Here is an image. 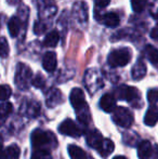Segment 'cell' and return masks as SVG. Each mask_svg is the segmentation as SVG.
Masks as SVG:
<instances>
[{
  "instance_id": "6da1fadb",
  "label": "cell",
  "mask_w": 158,
  "mask_h": 159,
  "mask_svg": "<svg viewBox=\"0 0 158 159\" xmlns=\"http://www.w3.org/2000/svg\"><path fill=\"white\" fill-rule=\"evenodd\" d=\"M32 145L34 149L50 151L57 146V140L55 135L50 131H42L40 129L35 130L32 133Z\"/></svg>"
},
{
  "instance_id": "7a4b0ae2",
  "label": "cell",
  "mask_w": 158,
  "mask_h": 159,
  "mask_svg": "<svg viewBox=\"0 0 158 159\" xmlns=\"http://www.w3.org/2000/svg\"><path fill=\"white\" fill-rule=\"evenodd\" d=\"M131 60V51L126 48L113 50L108 55V64L112 67L126 66Z\"/></svg>"
},
{
  "instance_id": "3957f363",
  "label": "cell",
  "mask_w": 158,
  "mask_h": 159,
  "mask_svg": "<svg viewBox=\"0 0 158 159\" xmlns=\"http://www.w3.org/2000/svg\"><path fill=\"white\" fill-rule=\"evenodd\" d=\"M32 80V70L28 66L20 63L16 67L15 73V84L22 90H25L29 87Z\"/></svg>"
},
{
  "instance_id": "277c9868",
  "label": "cell",
  "mask_w": 158,
  "mask_h": 159,
  "mask_svg": "<svg viewBox=\"0 0 158 159\" xmlns=\"http://www.w3.org/2000/svg\"><path fill=\"white\" fill-rule=\"evenodd\" d=\"M113 115L115 124L122 128H130L133 124V114L126 107H116Z\"/></svg>"
},
{
  "instance_id": "5b68a950",
  "label": "cell",
  "mask_w": 158,
  "mask_h": 159,
  "mask_svg": "<svg viewBox=\"0 0 158 159\" xmlns=\"http://www.w3.org/2000/svg\"><path fill=\"white\" fill-rule=\"evenodd\" d=\"M115 94L118 98L124 100L129 103H133L135 101L140 100V92L134 87H128V86H120L116 90Z\"/></svg>"
},
{
  "instance_id": "8992f818",
  "label": "cell",
  "mask_w": 158,
  "mask_h": 159,
  "mask_svg": "<svg viewBox=\"0 0 158 159\" xmlns=\"http://www.w3.org/2000/svg\"><path fill=\"white\" fill-rule=\"evenodd\" d=\"M60 133L64 135L72 136V138H79L82 134V130L77 126V124L72 119H65L59 126Z\"/></svg>"
},
{
  "instance_id": "52a82bcc",
  "label": "cell",
  "mask_w": 158,
  "mask_h": 159,
  "mask_svg": "<svg viewBox=\"0 0 158 159\" xmlns=\"http://www.w3.org/2000/svg\"><path fill=\"white\" fill-rule=\"evenodd\" d=\"M56 65L57 59L55 52H52V51L46 52L43 59H42V66H43L44 70H47L48 73H53L56 69Z\"/></svg>"
},
{
  "instance_id": "ba28073f",
  "label": "cell",
  "mask_w": 158,
  "mask_h": 159,
  "mask_svg": "<svg viewBox=\"0 0 158 159\" xmlns=\"http://www.w3.org/2000/svg\"><path fill=\"white\" fill-rule=\"evenodd\" d=\"M70 103H72L73 107L75 109L79 108V107L84 106L86 103V98H84V93L81 89L79 88H74L70 92Z\"/></svg>"
},
{
  "instance_id": "9c48e42d",
  "label": "cell",
  "mask_w": 158,
  "mask_h": 159,
  "mask_svg": "<svg viewBox=\"0 0 158 159\" xmlns=\"http://www.w3.org/2000/svg\"><path fill=\"white\" fill-rule=\"evenodd\" d=\"M100 107L106 113H112L116 109V98L114 95L110 94H104L100 100Z\"/></svg>"
},
{
  "instance_id": "30bf717a",
  "label": "cell",
  "mask_w": 158,
  "mask_h": 159,
  "mask_svg": "<svg viewBox=\"0 0 158 159\" xmlns=\"http://www.w3.org/2000/svg\"><path fill=\"white\" fill-rule=\"evenodd\" d=\"M104 139L102 138V134L100 133L97 130H91L87 133L86 135V141L88 143V145L92 148H99L101 143L103 142Z\"/></svg>"
},
{
  "instance_id": "8fae6325",
  "label": "cell",
  "mask_w": 158,
  "mask_h": 159,
  "mask_svg": "<svg viewBox=\"0 0 158 159\" xmlns=\"http://www.w3.org/2000/svg\"><path fill=\"white\" fill-rule=\"evenodd\" d=\"M153 154V147L150 141H142L138 145V157L140 159H150Z\"/></svg>"
},
{
  "instance_id": "7c38bea8",
  "label": "cell",
  "mask_w": 158,
  "mask_h": 159,
  "mask_svg": "<svg viewBox=\"0 0 158 159\" xmlns=\"http://www.w3.org/2000/svg\"><path fill=\"white\" fill-rule=\"evenodd\" d=\"M62 100H63L62 93L57 89H51L47 94L46 103L49 107H55L60 103H62Z\"/></svg>"
},
{
  "instance_id": "4fadbf2b",
  "label": "cell",
  "mask_w": 158,
  "mask_h": 159,
  "mask_svg": "<svg viewBox=\"0 0 158 159\" xmlns=\"http://www.w3.org/2000/svg\"><path fill=\"white\" fill-rule=\"evenodd\" d=\"M158 122V107L156 106H151L147 109L145 114V117H144V124L148 127L155 126Z\"/></svg>"
},
{
  "instance_id": "5bb4252c",
  "label": "cell",
  "mask_w": 158,
  "mask_h": 159,
  "mask_svg": "<svg viewBox=\"0 0 158 159\" xmlns=\"http://www.w3.org/2000/svg\"><path fill=\"white\" fill-rule=\"evenodd\" d=\"M146 65L142 61H138L134 66L132 67V78L134 80H141L146 75Z\"/></svg>"
},
{
  "instance_id": "9a60e30c",
  "label": "cell",
  "mask_w": 158,
  "mask_h": 159,
  "mask_svg": "<svg viewBox=\"0 0 158 159\" xmlns=\"http://www.w3.org/2000/svg\"><path fill=\"white\" fill-rule=\"evenodd\" d=\"M114 148H115L114 143H113L110 139H104L103 142L100 145V147L97 148V151H99L100 155H101L102 157H107V156H110L111 154L113 153Z\"/></svg>"
},
{
  "instance_id": "2e32d148",
  "label": "cell",
  "mask_w": 158,
  "mask_h": 159,
  "mask_svg": "<svg viewBox=\"0 0 158 159\" xmlns=\"http://www.w3.org/2000/svg\"><path fill=\"white\" fill-rule=\"evenodd\" d=\"M76 115H77V117H78V120L81 122V124L88 125L91 120V115H90V111H89L88 104H84V106L77 108Z\"/></svg>"
},
{
  "instance_id": "e0dca14e",
  "label": "cell",
  "mask_w": 158,
  "mask_h": 159,
  "mask_svg": "<svg viewBox=\"0 0 158 159\" xmlns=\"http://www.w3.org/2000/svg\"><path fill=\"white\" fill-rule=\"evenodd\" d=\"M21 155V149L17 145L12 144L3 151V159H19Z\"/></svg>"
},
{
  "instance_id": "ac0fdd59",
  "label": "cell",
  "mask_w": 158,
  "mask_h": 159,
  "mask_svg": "<svg viewBox=\"0 0 158 159\" xmlns=\"http://www.w3.org/2000/svg\"><path fill=\"white\" fill-rule=\"evenodd\" d=\"M8 30L12 37H16L19 35L20 30H21V21H20L19 17H11L10 21L8 22Z\"/></svg>"
},
{
  "instance_id": "d6986e66",
  "label": "cell",
  "mask_w": 158,
  "mask_h": 159,
  "mask_svg": "<svg viewBox=\"0 0 158 159\" xmlns=\"http://www.w3.org/2000/svg\"><path fill=\"white\" fill-rule=\"evenodd\" d=\"M68 151V155L72 159H86V154H84V149L80 148L77 145H70L67 147Z\"/></svg>"
},
{
  "instance_id": "ffe728a7",
  "label": "cell",
  "mask_w": 158,
  "mask_h": 159,
  "mask_svg": "<svg viewBox=\"0 0 158 159\" xmlns=\"http://www.w3.org/2000/svg\"><path fill=\"white\" fill-rule=\"evenodd\" d=\"M59 40H60V35L56 30H52L44 38V41H43V44L46 47H55L57 43H59Z\"/></svg>"
},
{
  "instance_id": "44dd1931",
  "label": "cell",
  "mask_w": 158,
  "mask_h": 159,
  "mask_svg": "<svg viewBox=\"0 0 158 159\" xmlns=\"http://www.w3.org/2000/svg\"><path fill=\"white\" fill-rule=\"evenodd\" d=\"M103 23L108 27H116L119 25V16L116 13H106L103 16Z\"/></svg>"
},
{
  "instance_id": "7402d4cb",
  "label": "cell",
  "mask_w": 158,
  "mask_h": 159,
  "mask_svg": "<svg viewBox=\"0 0 158 159\" xmlns=\"http://www.w3.org/2000/svg\"><path fill=\"white\" fill-rule=\"evenodd\" d=\"M146 57L150 60L151 63L157 64L158 63V50L153 46H147L145 48Z\"/></svg>"
},
{
  "instance_id": "603a6c76",
  "label": "cell",
  "mask_w": 158,
  "mask_h": 159,
  "mask_svg": "<svg viewBox=\"0 0 158 159\" xmlns=\"http://www.w3.org/2000/svg\"><path fill=\"white\" fill-rule=\"evenodd\" d=\"M146 4H147V0H132V1H131L132 10L137 13L143 12Z\"/></svg>"
},
{
  "instance_id": "cb8c5ba5",
  "label": "cell",
  "mask_w": 158,
  "mask_h": 159,
  "mask_svg": "<svg viewBox=\"0 0 158 159\" xmlns=\"http://www.w3.org/2000/svg\"><path fill=\"white\" fill-rule=\"evenodd\" d=\"M32 159H52L50 151L44 149H34V153L32 155Z\"/></svg>"
},
{
  "instance_id": "d4e9b609",
  "label": "cell",
  "mask_w": 158,
  "mask_h": 159,
  "mask_svg": "<svg viewBox=\"0 0 158 159\" xmlns=\"http://www.w3.org/2000/svg\"><path fill=\"white\" fill-rule=\"evenodd\" d=\"M11 94H12V90H11L10 87L8 84H2L1 90H0V100L2 102H4V101H7L10 98Z\"/></svg>"
},
{
  "instance_id": "484cf974",
  "label": "cell",
  "mask_w": 158,
  "mask_h": 159,
  "mask_svg": "<svg viewBox=\"0 0 158 159\" xmlns=\"http://www.w3.org/2000/svg\"><path fill=\"white\" fill-rule=\"evenodd\" d=\"M12 109H13L12 104H11L10 102H6V101H4L1 105V109H0V111H1V117L4 119L7 116H9L12 113Z\"/></svg>"
},
{
  "instance_id": "4316f807",
  "label": "cell",
  "mask_w": 158,
  "mask_h": 159,
  "mask_svg": "<svg viewBox=\"0 0 158 159\" xmlns=\"http://www.w3.org/2000/svg\"><path fill=\"white\" fill-rule=\"evenodd\" d=\"M147 100L151 104L158 102V89H151L147 92Z\"/></svg>"
},
{
  "instance_id": "83f0119b",
  "label": "cell",
  "mask_w": 158,
  "mask_h": 159,
  "mask_svg": "<svg viewBox=\"0 0 158 159\" xmlns=\"http://www.w3.org/2000/svg\"><path fill=\"white\" fill-rule=\"evenodd\" d=\"M9 53V46L7 43L6 38H1V44H0V54L2 57H6Z\"/></svg>"
},
{
  "instance_id": "f1b7e54d",
  "label": "cell",
  "mask_w": 158,
  "mask_h": 159,
  "mask_svg": "<svg viewBox=\"0 0 158 159\" xmlns=\"http://www.w3.org/2000/svg\"><path fill=\"white\" fill-rule=\"evenodd\" d=\"M44 82H46V81H44V78L42 77L41 75H39V74L32 80L33 86H35L36 88H39V89L42 88V87H44Z\"/></svg>"
},
{
  "instance_id": "f546056e",
  "label": "cell",
  "mask_w": 158,
  "mask_h": 159,
  "mask_svg": "<svg viewBox=\"0 0 158 159\" xmlns=\"http://www.w3.org/2000/svg\"><path fill=\"white\" fill-rule=\"evenodd\" d=\"M44 30H46V27H44V25L42 23H40V22L35 23V25H34L35 34H37V35H41V34L44 32Z\"/></svg>"
},
{
  "instance_id": "4dcf8cb0",
  "label": "cell",
  "mask_w": 158,
  "mask_h": 159,
  "mask_svg": "<svg viewBox=\"0 0 158 159\" xmlns=\"http://www.w3.org/2000/svg\"><path fill=\"white\" fill-rule=\"evenodd\" d=\"M95 6L99 7V8H105L110 4L111 0H94Z\"/></svg>"
},
{
  "instance_id": "1f68e13d",
  "label": "cell",
  "mask_w": 158,
  "mask_h": 159,
  "mask_svg": "<svg viewBox=\"0 0 158 159\" xmlns=\"http://www.w3.org/2000/svg\"><path fill=\"white\" fill-rule=\"evenodd\" d=\"M151 37H152L153 39L158 40V26H156V27H154L152 30V32H151Z\"/></svg>"
},
{
  "instance_id": "d6a6232c",
  "label": "cell",
  "mask_w": 158,
  "mask_h": 159,
  "mask_svg": "<svg viewBox=\"0 0 158 159\" xmlns=\"http://www.w3.org/2000/svg\"><path fill=\"white\" fill-rule=\"evenodd\" d=\"M43 1V3L46 4V6H51L53 2V0H42Z\"/></svg>"
},
{
  "instance_id": "836d02e7",
  "label": "cell",
  "mask_w": 158,
  "mask_h": 159,
  "mask_svg": "<svg viewBox=\"0 0 158 159\" xmlns=\"http://www.w3.org/2000/svg\"><path fill=\"white\" fill-rule=\"evenodd\" d=\"M113 159H128V158L124 157V156H116V157H114Z\"/></svg>"
},
{
  "instance_id": "e575fe53",
  "label": "cell",
  "mask_w": 158,
  "mask_h": 159,
  "mask_svg": "<svg viewBox=\"0 0 158 159\" xmlns=\"http://www.w3.org/2000/svg\"><path fill=\"white\" fill-rule=\"evenodd\" d=\"M88 159H93V158H91V157H89V158H88Z\"/></svg>"
}]
</instances>
